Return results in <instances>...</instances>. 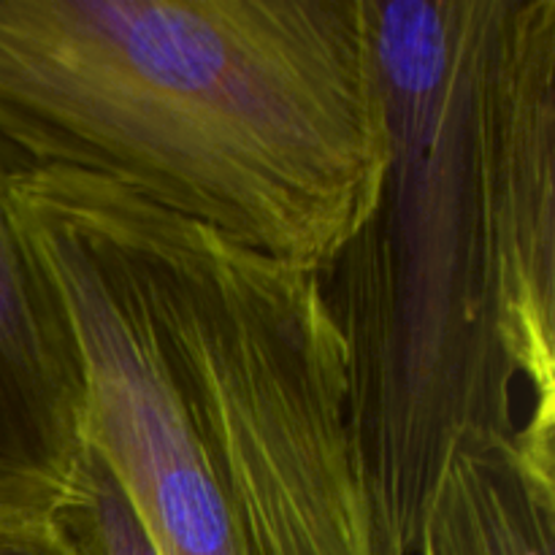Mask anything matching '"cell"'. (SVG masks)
Segmentation results:
<instances>
[{
	"mask_svg": "<svg viewBox=\"0 0 555 555\" xmlns=\"http://www.w3.org/2000/svg\"><path fill=\"white\" fill-rule=\"evenodd\" d=\"M372 211L320 280L374 555H415L459 459L555 431V0H363Z\"/></svg>",
	"mask_w": 555,
	"mask_h": 555,
	"instance_id": "obj_1",
	"label": "cell"
},
{
	"mask_svg": "<svg viewBox=\"0 0 555 555\" xmlns=\"http://www.w3.org/2000/svg\"><path fill=\"white\" fill-rule=\"evenodd\" d=\"M5 204L85 366V442L160 555H374L341 339L309 271L65 166Z\"/></svg>",
	"mask_w": 555,
	"mask_h": 555,
	"instance_id": "obj_2",
	"label": "cell"
},
{
	"mask_svg": "<svg viewBox=\"0 0 555 555\" xmlns=\"http://www.w3.org/2000/svg\"><path fill=\"white\" fill-rule=\"evenodd\" d=\"M0 135L323 276L388 139L363 0H0Z\"/></svg>",
	"mask_w": 555,
	"mask_h": 555,
	"instance_id": "obj_3",
	"label": "cell"
},
{
	"mask_svg": "<svg viewBox=\"0 0 555 555\" xmlns=\"http://www.w3.org/2000/svg\"><path fill=\"white\" fill-rule=\"evenodd\" d=\"M25 163L0 135V513L57 507L87 450L79 345L5 204Z\"/></svg>",
	"mask_w": 555,
	"mask_h": 555,
	"instance_id": "obj_4",
	"label": "cell"
},
{
	"mask_svg": "<svg viewBox=\"0 0 555 555\" xmlns=\"http://www.w3.org/2000/svg\"><path fill=\"white\" fill-rule=\"evenodd\" d=\"M415 555H555V434L524 423L509 442L455 461Z\"/></svg>",
	"mask_w": 555,
	"mask_h": 555,
	"instance_id": "obj_5",
	"label": "cell"
},
{
	"mask_svg": "<svg viewBox=\"0 0 555 555\" xmlns=\"http://www.w3.org/2000/svg\"><path fill=\"white\" fill-rule=\"evenodd\" d=\"M52 513L85 555H160L128 493L90 448Z\"/></svg>",
	"mask_w": 555,
	"mask_h": 555,
	"instance_id": "obj_6",
	"label": "cell"
},
{
	"mask_svg": "<svg viewBox=\"0 0 555 555\" xmlns=\"http://www.w3.org/2000/svg\"><path fill=\"white\" fill-rule=\"evenodd\" d=\"M0 555H85L52 509L0 513Z\"/></svg>",
	"mask_w": 555,
	"mask_h": 555,
	"instance_id": "obj_7",
	"label": "cell"
}]
</instances>
